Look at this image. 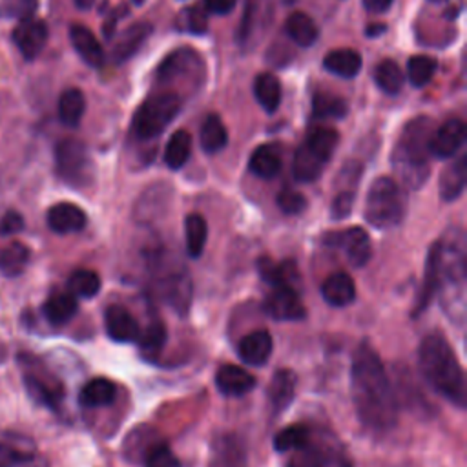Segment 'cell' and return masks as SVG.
Here are the masks:
<instances>
[{
	"instance_id": "6da1fadb",
	"label": "cell",
	"mask_w": 467,
	"mask_h": 467,
	"mask_svg": "<svg viewBox=\"0 0 467 467\" xmlns=\"http://www.w3.org/2000/svg\"><path fill=\"white\" fill-rule=\"evenodd\" d=\"M350 396L359 421L387 432L398 421V400L379 354L368 341L359 343L350 365Z\"/></svg>"
},
{
	"instance_id": "7a4b0ae2",
	"label": "cell",
	"mask_w": 467,
	"mask_h": 467,
	"mask_svg": "<svg viewBox=\"0 0 467 467\" xmlns=\"http://www.w3.org/2000/svg\"><path fill=\"white\" fill-rule=\"evenodd\" d=\"M436 265V294L447 317L462 327L465 323L467 241L458 226H451L429 248Z\"/></svg>"
},
{
	"instance_id": "3957f363",
	"label": "cell",
	"mask_w": 467,
	"mask_h": 467,
	"mask_svg": "<svg viewBox=\"0 0 467 467\" xmlns=\"http://www.w3.org/2000/svg\"><path fill=\"white\" fill-rule=\"evenodd\" d=\"M418 368L425 383L452 405H467L465 374L441 334H429L418 347Z\"/></svg>"
},
{
	"instance_id": "277c9868",
	"label": "cell",
	"mask_w": 467,
	"mask_h": 467,
	"mask_svg": "<svg viewBox=\"0 0 467 467\" xmlns=\"http://www.w3.org/2000/svg\"><path fill=\"white\" fill-rule=\"evenodd\" d=\"M432 130L431 119L416 117L403 128L392 150V168L407 190H420L431 175L429 137Z\"/></svg>"
},
{
	"instance_id": "5b68a950",
	"label": "cell",
	"mask_w": 467,
	"mask_h": 467,
	"mask_svg": "<svg viewBox=\"0 0 467 467\" xmlns=\"http://www.w3.org/2000/svg\"><path fill=\"white\" fill-rule=\"evenodd\" d=\"M405 212L407 199L401 186L390 177L374 179L365 199L367 223L378 230H390L401 224Z\"/></svg>"
},
{
	"instance_id": "8992f818",
	"label": "cell",
	"mask_w": 467,
	"mask_h": 467,
	"mask_svg": "<svg viewBox=\"0 0 467 467\" xmlns=\"http://www.w3.org/2000/svg\"><path fill=\"white\" fill-rule=\"evenodd\" d=\"M339 135L332 128H314L296 150L292 175L299 182H314L330 161Z\"/></svg>"
},
{
	"instance_id": "52a82bcc",
	"label": "cell",
	"mask_w": 467,
	"mask_h": 467,
	"mask_svg": "<svg viewBox=\"0 0 467 467\" xmlns=\"http://www.w3.org/2000/svg\"><path fill=\"white\" fill-rule=\"evenodd\" d=\"M151 270H155V288L159 297L175 312L184 316L192 305V277L182 265L164 263L161 254H155Z\"/></svg>"
},
{
	"instance_id": "ba28073f",
	"label": "cell",
	"mask_w": 467,
	"mask_h": 467,
	"mask_svg": "<svg viewBox=\"0 0 467 467\" xmlns=\"http://www.w3.org/2000/svg\"><path fill=\"white\" fill-rule=\"evenodd\" d=\"M181 99L173 91H162L148 97L137 109L133 119V133L142 139L157 137L179 113Z\"/></svg>"
},
{
	"instance_id": "9c48e42d",
	"label": "cell",
	"mask_w": 467,
	"mask_h": 467,
	"mask_svg": "<svg viewBox=\"0 0 467 467\" xmlns=\"http://www.w3.org/2000/svg\"><path fill=\"white\" fill-rule=\"evenodd\" d=\"M57 175L75 188H84L93 179V162L82 140L67 137L55 148Z\"/></svg>"
},
{
	"instance_id": "30bf717a",
	"label": "cell",
	"mask_w": 467,
	"mask_h": 467,
	"mask_svg": "<svg viewBox=\"0 0 467 467\" xmlns=\"http://www.w3.org/2000/svg\"><path fill=\"white\" fill-rule=\"evenodd\" d=\"M202 73H204V67H202L201 57L193 49L182 47L170 53L162 60V64L157 69V78L159 82H164V84L181 82V80L199 84L202 80Z\"/></svg>"
},
{
	"instance_id": "8fae6325",
	"label": "cell",
	"mask_w": 467,
	"mask_h": 467,
	"mask_svg": "<svg viewBox=\"0 0 467 467\" xmlns=\"http://www.w3.org/2000/svg\"><path fill=\"white\" fill-rule=\"evenodd\" d=\"M323 243L334 248L336 246L341 248L345 254V259L354 268L365 266L372 255V244H370L368 234L359 226H352L341 232H328L323 235Z\"/></svg>"
},
{
	"instance_id": "7c38bea8",
	"label": "cell",
	"mask_w": 467,
	"mask_h": 467,
	"mask_svg": "<svg viewBox=\"0 0 467 467\" xmlns=\"http://www.w3.org/2000/svg\"><path fill=\"white\" fill-rule=\"evenodd\" d=\"M24 385H26L29 396L35 401L46 405L47 409L58 410V407L62 405L64 387L46 368H40L36 365L33 368H26V372H24Z\"/></svg>"
},
{
	"instance_id": "4fadbf2b",
	"label": "cell",
	"mask_w": 467,
	"mask_h": 467,
	"mask_svg": "<svg viewBox=\"0 0 467 467\" xmlns=\"http://www.w3.org/2000/svg\"><path fill=\"white\" fill-rule=\"evenodd\" d=\"M263 306L275 321H301L306 317V308L301 301L299 290L290 286H272Z\"/></svg>"
},
{
	"instance_id": "5bb4252c",
	"label": "cell",
	"mask_w": 467,
	"mask_h": 467,
	"mask_svg": "<svg viewBox=\"0 0 467 467\" xmlns=\"http://www.w3.org/2000/svg\"><path fill=\"white\" fill-rule=\"evenodd\" d=\"M47 24L35 16L20 20L11 33L13 44L26 60H33L42 53V49L47 44Z\"/></svg>"
},
{
	"instance_id": "9a60e30c",
	"label": "cell",
	"mask_w": 467,
	"mask_h": 467,
	"mask_svg": "<svg viewBox=\"0 0 467 467\" xmlns=\"http://www.w3.org/2000/svg\"><path fill=\"white\" fill-rule=\"evenodd\" d=\"M465 140V124L460 119H449L429 137V155L436 159H451Z\"/></svg>"
},
{
	"instance_id": "2e32d148",
	"label": "cell",
	"mask_w": 467,
	"mask_h": 467,
	"mask_svg": "<svg viewBox=\"0 0 467 467\" xmlns=\"http://www.w3.org/2000/svg\"><path fill=\"white\" fill-rule=\"evenodd\" d=\"M106 334L117 343H133L139 339L140 327L133 314L122 305H109L104 312Z\"/></svg>"
},
{
	"instance_id": "e0dca14e",
	"label": "cell",
	"mask_w": 467,
	"mask_h": 467,
	"mask_svg": "<svg viewBox=\"0 0 467 467\" xmlns=\"http://www.w3.org/2000/svg\"><path fill=\"white\" fill-rule=\"evenodd\" d=\"M46 221L55 234H75L86 226L88 217L84 210L73 202H57L47 210Z\"/></svg>"
},
{
	"instance_id": "ac0fdd59",
	"label": "cell",
	"mask_w": 467,
	"mask_h": 467,
	"mask_svg": "<svg viewBox=\"0 0 467 467\" xmlns=\"http://www.w3.org/2000/svg\"><path fill=\"white\" fill-rule=\"evenodd\" d=\"M274 350L272 336L266 330H254L241 337L237 343V354L239 358L252 367L265 365Z\"/></svg>"
},
{
	"instance_id": "d6986e66",
	"label": "cell",
	"mask_w": 467,
	"mask_h": 467,
	"mask_svg": "<svg viewBox=\"0 0 467 467\" xmlns=\"http://www.w3.org/2000/svg\"><path fill=\"white\" fill-rule=\"evenodd\" d=\"M215 385L221 394L237 398V396H244L254 390L255 378L250 372H246L244 368L226 363L217 368Z\"/></svg>"
},
{
	"instance_id": "ffe728a7",
	"label": "cell",
	"mask_w": 467,
	"mask_h": 467,
	"mask_svg": "<svg viewBox=\"0 0 467 467\" xmlns=\"http://www.w3.org/2000/svg\"><path fill=\"white\" fill-rule=\"evenodd\" d=\"M296 385H297V376L290 368H279L272 374V379L268 383V401L272 405L274 414L283 412L288 409L296 396Z\"/></svg>"
},
{
	"instance_id": "44dd1931",
	"label": "cell",
	"mask_w": 467,
	"mask_h": 467,
	"mask_svg": "<svg viewBox=\"0 0 467 467\" xmlns=\"http://www.w3.org/2000/svg\"><path fill=\"white\" fill-rule=\"evenodd\" d=\"M69 40L78 57L91 67L104 64V51L93 31L82 24H71Z\"/></svg>"
},
{
	"instance_id": "7402d4cb",
	"label": "cell",
	"mask_w": 467,
	"mask_h": 467,
	"mask_svg": "<svg viewBox=\"0 0 467 467\" xmlns=\"http://www.w3.org/2000/svg\"><path fill=\"white\" fill-rule=\"evenodd\" d=\"M35 460V443L20 434H5L0 440V467H18Z\"/></svg>"
},
{
	"instance_id": "603a6c76",
	"label": "cell",
	"mask_w": 467,
	"mask_h": 467,
	"mask_svg": "<svg viewBox=\"0 0 467 467\" xmlns=\"http://www.w3.org/2000/svg\"><path fill=\"white\" fill-rule=\"evenodd\" d=\"M259 275L263 281H266L270 286H290L299 290L301 277L292 261H283V263H274L266 257L259 259Z\"/></svg>"
},
{
	"instance_id": "cb8c5ba5",
	"label": "cell",
	"mask_w": 467,
	"mask_h": 467,
	"mask_svg": "<svg viewBox=\"0 0 467 467\" xmlns=\"http://www.w3.org/2000/svg\"><path fill=\"white\" fill-rule=\"evenodd\" d=\"M321 296L330 306H347L356 297L354 279L345 272L330 274L321 285Z\"/></svg>"
},
{
	"instance_id": "d4e9b609",
	"label": "cell",
	"mask_w": 467,
	"mask_h": 467,
	"mask_svg": "<svg viewBox=\"0 0 467 467\" xmlns=\"http://www.w3.org/2000/svg\"><path fill=\"white\" fill-rule=\"evenodd\" d=\"M212 467H246V451L235 434H223L213 445Z\"/></svg>"
},
{
	"instance_id": "484cf974",
	"label": "cell",
	"mask_w": 467,
	"mask_h": 467,
	"mask_svg": "<svg viewBox=\"0 0 467 467\" xmlns=\"http://www.w3.org/2000/svg\"><path fill=\"white\" fill-rule=\"evenodd\" d=\"M117 398V387L108 378H93L78 392V403L86 409L108 407Z\"/></svg>"
},
{
	"instance_id": "4316f807",
	"label": "cell",
	"mask_w": 467,
	"mask_h": 467,
	"mask_svg": "<svg viewBox=\"0 0 467 467\" xmlns=\"http://www.w3.org/2000/svg\"><path fill=\"white\" fill-rule=\"evenodd\" d=\"M467 182V157L460 155L454 162H451L440 177V197L443 201H454L462 195Z\"/></svg>"
},
{
	"instance_id": "83f0119b",
	"label": "cell",
	"mask_w": 467,
	"mask_h": 467,
	"mask_svg": "<svg viewBox=\"0 0 467 467\" xmlns=\"http://www.w3.org/2000/svg\"><path fill=\"white\" fill-rule=\"evenodd\" d=\"M77 308H78V301L71 292H58L46 299V303L42 305V314L51 325L60 327L73 319V316L77 314Z\"/></svg>"
},
{
	"instance_id": "f1b7e54d",
	"label": "cell",
	"mask_w": 467,
	"mask_h": 467,
	"mask_svg": "<svg viewBox=\"0 0 467 467\" xmlns=\"http://www.w3.org/2000/svg\"><path fill=\"white\" fill-rule=\"evenodd\" d=\"M150 33H151V26L146 24V22H137V24L130 26L117 38V44L113 46V51H111L113 60L115 62H124L131 55H135L139 51V47L142 46V42L150 36Z\"/></svg>"
},
{
	"instance_id": "f546056e",
	"label": "cell",
	"mask_w": 467,
	"mask_h": 467,
	"mask_svg": "<svg viewBox=\"0 0 467 467\" xmlns=\"http://www.w3.org/2000/svg\"><path fill=\"white\" fill-rule=\"evenodd\" d=\"M250 171L259 179H274L281 171V155L274 144L257 146L248 161Z\"/></svg>"
},
{
	"instance_id": "4dcf8cb0",
	"label": "cell",
	"mask_w": 467,
	"mask_h": 467,
	"mask_svg": "<svg viewBox=\"0 0 467 467\" xmlns=\"http://www.w3.org/2000/svg\"><path fill=\"white\" fill-rule=\"evenodd\" d=\"M285 29L290 40L301 47L312 46L319 36V29L316 22L306 13H301V11H296L286 18Z\"/></svg>"
},
{
	"instance_id": "1f68e13d",
	"label": "cell",
	"mask_w": 467,
	"mask_h": 467,
	"mask_svg": "<svg viewBox=\"0 0 467 467\" xmlns=\"http://www.w3.org/2000/svg\"><path fill=\"white\" fill-rule=\"evenodd\" d=\"M323 64L330 73L345 77V78H352L361 69V55L348 47L332 49L330 53H327Z\"/></svg>"
},
{
	"instance_id": "d6a6232c",
	"label": "cell",
	"mask_w": 467,
	"mask_h": 467,
	"mask_svg": "<svg viewBox=\"0 0 467 467\" xmlns=\"http://www.w3.org/2000/svg\"><path fill=\"white\" fill-rule=\"evenodd\" d=\"M29 257V248L20 241H13L0 248V272L7 277L20 275L26 270Z\"/></svg>"
},
{
	"instance_id": "836d02e7",
	"label": "cell",
	"mask_w": 467,
	"mask_h": 467,
	"mask_svg": "<svg viewBox=\"0 0 467 467\" xmlns=\"http://www.w3.org/2000/svg\"><path fill=\"white\" fill-rule=\"evenodd\" d=\"M254 93L261 108L274 113L281 104V82L272 73H259L254 82Z\"/></svg>"
},
{
	"instance_id": "e575fe53",
	"label": "cell",
	"mask_w": 467,
	"mask_h": 467,
	"mask_svg": "<svg viewBox=\"0 0 467 467\" xmlns=\"http://www.w3.org/2000/svg\"><path fill=\"white\" fill-rule=\"evenodd\" d=\"M208 239V226L202 215L190 213L184 219V241H186V254L192 259L201 257Z\"/></svg>"
},
{
	"instance_id": "d590c367",
	"label": "cell",
	"mask_w": 467,
	"mask_h": 467,
	"mask_svg": "<svg viewBox=\"0 0 467 467\" xmlns=\"http://www.w3.org/2000/svg\"><path fill=\"white\" fill-rule=\"evenodd\" d=\"M86 109V97L77 88H67L58 99V117L62 124L75 128L78 126Z\"/></svg>"
},
{
	"instance_id": "8d00e7d4",
	"label": "cell",
	"mask_w": 467,
	"mask_h": 467,
	"mask_svg": "<svg viewBox=\"0 0 467 467\" xmlns=\"http://www.w3.org/2000/svg\"><path fill=\"white\" fill-rule=\"evenodd\" d=\"M228 142V131L219 115H208L201 126V146L206 153H217Z\"/></svg>"
},
{
	"instance_id": "74e56055",
	"label": "cell",
	"mask_w": 467,
	"mask_h": 467,
	"mask_svg": "<svg viewBox=\"0 0 467 467\" xmlns=\"http://www.w3.org/2000/svg\"><path fill=\"white\" fill-rule=\"evenodd\" d=\"M192 151V137L188 131L184 130H177L164 150V162L168 164V168L171 170H179L186 164L188 157Z\"/></svg>"
},
{
	"instance_id": "f35d334b",
	"label": "cell",
	"mask_w": 467,
	"mask_h": 467,
	"mask_svg": "<svg viewBox=\"0 0 467 467\" xmlns=\"http://www.w3.org/2000/svg\"><path fill=\"white\" fill-rule=\"evenodd\" d=\"M347 111V102L339 95L317 91L312 99V113L317 119H343Z\"/></svg>"
},
{
	"instance_id": "ab89813d",
	"label": "cell",
	"mask_w": 467,
	"mask_h": 467,
	"mask_svg": "<svg viewBox=\"0 0 467 467\" xmlns=\"http://www.w3.org/2000/svg\"><path fill=\"white\" fill-rule=\"evenodd\" d=\"M374 80H376V84L381 91H385L389 95H394L401 89L405 77H403V71L400 69V66L394 60L385 58L379 64H376Z\"/></svg>"
},
{
	"instance_id": "60d3db41",
	"label": "cell",
	"mask_w": 467,
	"mask_h": 467,
	"mask_svg": "<svg viewBox=\"0 0 467 467\" xmlns=\"http://www.w3.org/2000/svg\"><path fill=\"white\" fill-rule=\"evenodd\" d=\"M100 290V277L93 270H75L67 279V292H71L75 297H95Z\"/></svg>"
},
{
	"instance_id": "b9f144b4",
	"label": "cell",
	"mask_w": 467,
	"mask_h": 467,
	"mask_svg": "<svg viewBox=\"0 0 467 467\" xmlns=\"http://www.w3.org/2000/svg\"><path fill=\"white\" fill-rule=\"evenodd\" d=\"M310 431L303 423H294L285 427L274 436V449L277 452H286V451H296L299 447L308 445Z\"/></svg>"
},
{
	"instance_id": "7bdbcfd3",
	"label": "cell",
	"mask_w": 467,
	"mask_h": 467,
	"mask_svg": "<svg viewBox=\"0 0 467 467\" xmlns=\"http://www.w3.org/2000/svg\"><path fill=\"white\" fill-rule=\"evenodd\" d=\"M436 60L429 55H414L407 60V77L412 86H425L436 73Z\"/></svg>"
},
{
	"instance_id": "ee69618b",
	"label": "cell",
	"mask_w": 467,
	"mask_h": 467,
	"mask_svg": "<svg viewBox=\"0 0 467 467\" xmlns=\"http://www.w3.org/2000/svg\"><path fill=\"white\" fill-rule=\"evenodd\" d=\"M177 26L182 29V31H190V33H195V35H201L206 31L208 27V11L201 5H192V7H186L181 11L179 15V20H177Z\"/></svg>"
},
{
	"instance_id": "f6af8a7d",
	"label": "cell",
	"mask_w": 467,
	"mask_h": 467,
	"mask_svg": "<svg viewBox=\"0 0 467 467\" xmlns=\"http://www.w3.org/2000/svg\"><path fill=\"white\" fill-rule=\"evenodd\" d=\"M139 347L146 352V354H157L164 343H166V328L161 321H151L146 327L144 334H139Z\"/></svg>"
},
{
	"instance_id": "bcb514c9",
	"label": "cell",
	"mask_w": 467,
	"mask_h": 467,
	"mask_svg": "<svg viewBox=\"0 0 467 467\" xmlns=\"http://www.w3.org/2000/svg\"><path fill=\"white\" fill-rule=\"evenodd\" d=\"M38 9V0H0V16L26 20Z\"/></svg>"
},
{
	"instance_id": "7dc6e473",
	"label": "cell",
	"mask_w": 467,
	"mask_h": 467,
	"mask_svg": "<svg viewBox=\"0 0 467 467\" xmlns=\"http://www.w3.org/2000/svg\"><path fill=\"white\" fill-rule=\"evenodd\" d=\"M275 204L277 208L286 213V215H297L305 210L306 206V199L303 193L292 190V188H283L277 195H275Z\"/></svg>"
},
{
	"instance_id": "c3c4849f",
	"label": "cell",
	"mask_w": 467,
	"mask_h": 467,
	"mask_svg": "<svg viewBox=\"0 0 467 467\" xmlns=\"http://www.w3.org/2000/svg\"><path fill=\"white\" fill-rule=\"evenodd\" d=\"M354 199H356V188H339L330 204V217L334 221L345 219L352 212Z\"/></svg>"
},
{
	"instance_id": "681fc988",
	"label": "cell",
	"mask_w": 467,
	"mask_h": 467,
	"mask_svg": "<svg viewBox=\"0 0 467 467\" xmlns=\"http://www.w3.org/2000/svg\"><path fill=\"white\" fill-rule=\"evenodd\" d=\"M144 467H181V462L164 443H157L144 458Z\"/></svg>"
},
{
	"instance_id": "f907efd6",
	"label": "cell",
	"mask_w": 467,
	"mask_h": 467,
	"mask_svg": "<svg viewBox=\"0 0 467 467\" xmlns=\"http://www.w3.org/2000/svg\"><path fill=\"white\" fill-rule=\"evenodd\" d=\"M285 467H323V462L316 447L305 445L292 451V456L286 460Z\"/></svg>"
},
{
	"instance_id": "816d5d0a",
	"label": "cell",
	"mask_w": 467,
	"mask_h": 467,
	"mask_svg": "<svg viewBox=\"0 0 467 467\" xmlns=\"http://www.w3.org/2000/svg\"><path fill=\"white\" fill-rule=\"evenodd\" d=\"M319 456H321V462H323V467H352V462L348 460V456L345 454V451L339 447V445H328L325 452H321L317 449Z\"/></svg>"
},
{
	"instance_id": "f5cc1de1",
	"label": "cell",
	"mask_w": 467,
	"mask_h": 467,
	"mask_svg": "<svg viewBox=\"0 0 467 467\" xmlns=\"http://www.w3.org/2000/svg\"><path fill=\"white\" fill-rule=\"evenodd\" d=\"M24 228V219L18 212H7L4 213V217L0 219V234H15L20 232Z\"/></svg>"
},
{
	"instance_id": "db71d44e",
	"label": "cell",
	"mask_w": 467,
	"mask_h": 467,
	"mask_svg": "<svg viewBox=\"0 0 467 467\" xmlns=\"http://www.w3.org/2000/svg\"><path fill=\"white\" fill-rule=\"evenodd\" d=\"M237 0H202V7L208 13H215V15H226L235 7Z\"/></svg>"
},
{
	"instance_id": "11a10c76",
	"label": "cell",
	"mask_w": 467,
	"mask_h": 467,
	"mask_svg": "<svg viewBox=\"0 0 467 467\" xmlns=\"http://www.w3.org/2000/svg\"><path fill=\"white\" fill-rule=\"evenodd\" d=\"M392 0H363L365 9H368L370 13H383L390 7Z\"/></svg>"
},
{
	"instance_id": "9f6ffc18",
	"label": "cell",
	"mask_w": 467,
	"mask_h": 467,
	"mask_svg": "<svg viewBox=\"0 0 467 467\" xmlns=\"http://www.w3.org/2000/svg\"><path fill=\"white\" fill-rule=\"evenodd\" d=\"M385 31V26H379V24H374V26H368L367 29H365V33L368 35V36H374V35H379V33H383Z\"/></svg>"
},
{
	"instance_id": "6f0895ef",
	"label": "cell",
	"mask_w": 467,
	"mask_h": 467,
	"mask_svg": "<svg viewBox=\"0 0 467 467\" xmlns=\"http://www.w3.org/2000/svg\"><path fill=\"white\" fill-rule=\"evenodd\" d=\"M73 2H75V5H77L78 9H89L95 0H73Z\"/></svg>"
},
{
	"instance_id": "680465c9",
	"label": "cell",
	"mask_w": 467,
	"mask_h": 467,
	"mask_svg": "<svg viewBox=\"0 0 467 467\" xmlns=\"http://www.w3.org/2000/svg\"><path fill=\"white\" fill-rule=\"evenodd\" d=\"M29 467H47L46 462H36V460H31V465Z\"/></svg>"
},
{
	"instance_id": "91938a15",
	"label": "cell",
	"mask_w": 467,
	"mask_h": 467,
	"mask_svg": "<svg viewBox=\"0 0 467 467\" xmlns=\"http://www.w3.org/2000/svg\"><path fill=\"white\" fill-rule=\"evenodd\" d=\"M432 2H436V0H432Z\"/></svg>"
}]
</instances>
